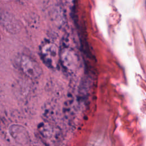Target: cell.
Here are the masks:
<instances>
[{"label": "cell", "mask_w": 146, "mask_h": 146, "mask_svg": "<svg viewBox=\"0 0 146 146\" xmlns=\"http://www.w3.org/2000/svg\"><path fill=\"white\" fill-rule=\"evenodd\" d=\"M80 56L75 48L65 45L60 50V64L70 75H75L80 67Z\"/></svg>", "instance_id": "cell-1"}, {"label": "cell", "mask_w": 146, "mask_h": 146, "mask_svg": "<svg viewBox=\"0 0 146 146\" xmlns=\"http://www.w3.org/2000/svg\"><path fill=\"white\" fill-rule=\"evenodd\" d=\"M18 65L22 72L31 79H37L43 71L39 63L33 58L26 55H22L18 59Z\"/></svg>", "instance_id": "cell-2"}, {"label": "cell", "mask_w": 146, "mask_h": 146, "mask_svg": "<svg viewBox=\"0 0 146 146\" xmlns=\"http://www.w3.org/2000/svg\"><path fill=\"white\" fill-rule=\"evenodd\" d=\"M42 58L47 66L51 68H56L60 64V50L53 43H45L41 50Z\"/></svg>", "instance_id": "cell-3"}, {"label": "cell", "mask_w": 146, "mask_h": 146, "mask_svg": "<svg viewBox=\"0 0 146 146\" xmlns=\"http://www.w3.org/2000/svg\"><path fill=\"white\" fill-rule=\"evenodd\" d=\"M0 22L4 29L9 33L15 34L19 31V25L17 20L8 12L4 11L0 16Z\"/></svg>", "instance_id": "cell-4"}, {"label": "cell", "mask_w": 146, "mask_h": 146, "mask_svg": "<svg viewBox=\"0 0 146 146\" xmlns=\"http://www.w3.org/2000/svg\"><path fill=\"white\" fill-rule=\"evenodd\" d=\"M9 133L11 136L20 144H26L29 140L27 131L21 125H11L9 128Z\"/></svg>", "instance_id": "cell-5"}, {"label": "cell", "mask_w": 146, "mask_h": 146, "mask_svg": "<svg viewBox=\"0 0 146 146\" xmlns=\"http://www.w3.org/2000/svg\"><path fill=\"white\" fill-rule=\"evenodd\" d=\"M0 40H1V36H0Z\"/></svg>", "instance_id": "cell-6"}]
</instances>
